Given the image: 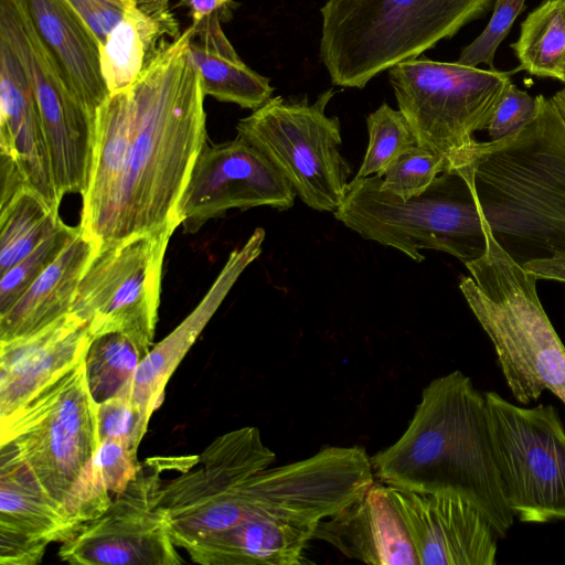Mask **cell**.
Listing matches in <instances>:
<instances>
[{
    "label": "cell",
    "mask_w": 565,
    "mask_h": 565,
    "mask_svg": "<svg viewBox=\"0 0 565 565\" xmlns=\"http://www.w3.org/2000/svg\"><path fill=\"white\" fill-rule=\"evenodd\" d=\"M96 418L98 444L115 439L137 450L149 424L130 398V390L97 404Z\"/></svg>",
    "instance_id": "e575fe53"
},
{
    "label": "cell",
    "mask_w": 565,
    "mask_h": 565,
    "mask_svg": "<svg viewBox=\"0 0 565 565\" xmlns=\"http://www.w3.org/2000/svg\"><path fill=\"white\" fill-rule=\"evenodd\" d=\"M147 353L122 332L93 338L84 363L87 386L95 403H103L130 390L137 367Z\"/></svg>",
    "instance_id": "4dcf8cb0"
},
{
    "label": "cell",
    "mask_w": 565,
    "mask_h": 565,
    "mask_svg": "<svg viewBox=\"0 0 565 565\" xmlns=\"http://www.w3.org/2000/svg\"><path fill=\"white\" fill-rule=\"evenodd\" d=\"M447 167V161L422 146L402 153L382 178V189L407 201L422 194Z\"/></svg>",
    "instance_id": "836d02e7"
},
{
    "label": "cell",
    "mask_w": 565,
    "mask_h": 565,
    "mask_svg": "<svg viewBox=\"0 0 565 565\" xmlns=\"http://www.w3.org/2000/svg\"><path fill=\"white\" fill-rule=\"evenodd\" d=\"M333 89L308 98L271 97L236 126L237 136L258 149L309 207L335 212L342 203L352 168L341 153L337 116L326 108Z\"/></svg>",
    "instance_id": "52a82bcc"
},
{
    "label": "cell",
    "mask_w": 565,
    "mask_h": 565,
    "mask_svg": "<svg viewBox=\"0 0 565 565\" xmlns=\"http://www.w3.org/2000/svg\"><path fill=\"white\" fill-rule=\"evenodd\" d=\"M499 140L475 141L458 161L505 254L537 279L565 282V119L552 98Z\"/></svg>",
    "instance_id": "7a4b0ae2"
},
{
    "label": "cell",
    "mask_w": 565,
    "mask_h": 565,
    "mask_svg": "<svg viewBox=\"0 0 565 565\" xmlns=\"http://www.w3.org/2000/svg\"><path fill=\"white\" fill-rule=\"evenodd\" d=\"M238 6L234 0H180L175 7L186 9L192 23H199L212 17L227 22Z\"/></svg>",
    "instance_id": "f35d334b"
},
{
    "label": "cell",
    "mask_w": 565,
    "mask_h": 565,
    "mask_svg": "<svg viewBox=\"0 0 565 565\" xmlns=\"http://www.w3.org/2000/svg\"><path fill=\"white\" fill-rule=\"evenodd\" d=\"M524 9L525 0H495L489 23L479 36L462 49L457 62L475 67L484 64L494 68L495 52Z\"/></svg>",
    "instance_id": "d590c367"
},
{
    "label": "cell",
    "mask_w": 565,
    "mask_h": 565,
    "mask_svg": "<svg viewBox=\"0 0 565 565\" xmlns=\"http://www.w3.org/2000/svg\"><path fill=\"white\" fill-rule=\"evenodd\" d=\"M192 25L96 111L79 226L98 248L177 228V206L207 140Z\"/></svg>",
    "instance_id": "6da1fadb"
},
{
    "label": "cell",
    "mask_w": 565,
    "mask_h": 565,
    "mask_svg": "<svg viewBox=\"0 0 565 565\" xmlns=\"http://www.w3.org/2000/svg\"><path fill=\"white\" fill-rule=\"evenodd\" d=\"M139 466L137 449L115 439L100 441L71 490L64 511L81 529L108 509L136 477Z\"/></svg>",
    "instance_id": "83f0119b"
},
{
    "label": "cell",
    "mask_w": 565,
    "mask_h": 565,
    "mask_svg": "<svg viewBox=\"0 0 565 565\" xmlns=\"http://www.w3.org/2000/svg\"><path fill=\"white\" fill-rule=\"evenodd\" d=\"M181 33L170 0H129L122 20L99 45L108 92L132 85Z\"/></svg>",
    "instance_id": "cb8c5ba5"
},
{
    "label": "cell",
    "mask_w": 565,
    "mask_h": 565,
    "mask_svg": "<svg viewBox=\"0 0 565 565\" xmlns=\"http://www.w3.org/2000/svg\"><path fill=\"white\" fill-rule=\"evenodd\" d=\"M511 47L519 70L559 81L565 71V0H543L522 22Z\"/></svg>",
    "instance_id": "f546056e"
},
{
    "label": "cell",
    "mask_w": 565,
    "mask_h": 565,
    "mask_svg": "<svg viewBox=\"0 0 565 565\" xmlns=\"http://www.w3.org/2000/svg\"><path fill=\"white\" fill-rule=\"evenodd\" d=\"M493 0H328L320 60L333 85L363 88L489 10Z\"/></svg>",
    "instance_id": "5b68a950"
},
{
    "label": "cell",
    "mask_w": 565,
    "mask_h": 565,
    "mask_svg": "<svg viewBox=\"0 0 565 565\" xmlns=\"http://www.w3.org/2000/svg\"><path fill=\"white\" fill-rule=\"evenodd\" d=\"M78 230L79 226L71 227L61 221L58 226L30 254L0 274V316L17 302Z\"/></svg>",
    "instance_id": "d6a6232c"
},
{
    "label": "cell",
    "mask_w": 565,
    "mask_h": 565,
    "mask_svg": "<svg viewBox=\"0 0 565 565\" xmlns=\"http://www.w3.org/2000/svg\"><path fill=\"white\" fill-rule=\"evenodd\" d=\"M102 45L122 20L129 0H66Z\"/></svg>",
    "instance_id": "74e56055"
},
{
    "label": "cell",
    "mask_w": 565,
    "mask_h": 565,
    "mask_svg": "<svg viewBox=\"0 0 565 565\" xmlns=\"http://www.w3.org/2000/svg\"><path fill=\"white\" fill-rule=\"evenodd\" d=\"M96 407L83 358L0 418V446L10 447L62 508L98 446Z\"/></svg>",
    "instance_id": "ba28073f"
},
{
    "label": "cell",
    "mask_w": 565,
    "mask_h": 565,
    "mask_svg": "<svg viewBox=\"0 0 565 565\" xmlns=\"http://www.w3.org/2000/svg\"><path fill=\"white\" fill-rule=\"evenodd\" d=\"M97 249V244L79 226L58 256L0 316V341L30 335L68 315L82 277Z\"/></svg>",
    "instance_id": "d4e9b609"
},
{
    "label": "cell",
    "mask_w": 565,
    "mask_h": 565,
    "mask_svg": "<svg viewBox=\"0 0 565 565\" xmlns=\"http://www.w3.org/2000/svg\"><path fill=\"white\" fill-rule=\"evenodd\" d=\"M559 81H561V82H563V83L565 84V71H564V73H563V75H562V77H561V79H559Z\"/></svg>",
    "instance_id": "60d3db41"
},
{
    "label": "cell",
    "mask_w": 565,
    "mask_h": 565,
    "mask_svg": "<svg viewBox=\"0 0 565 565\" xmlns=\"http://www.w3.org/2000/svg\"><path fill=\"white\" fill-rule=\"evenodd\" d=\"M382 178L354 177L334 212L363 238L390 246L419 263L420 249L444 252L463 264L488 249L486 222L472 184L460 167H447L418 196L407 201L382 189Z\"/></svg>",
    "instance_id": "8992f818"
},
{
    "label": "cell",
    "mask_w": 565,
    "mask_h": 565,
    "mask_svg": "<svg viewBox=\"0 0 565 565\" xmlns=\"http://www.w3.org/2000/svg\"><path fill=\"white\" fill-rule=\"evenodd\" d=\"M218 17L191 23L192 60L200 71L205 96L256 110L274 93L270 79L249 68L226 38Z\"/></svg>",
    "instance_id": "4316f807"
},
{
    "label": "cell",
    "mask_w": 565,
    "mask_h": 565,
    "mask_svg": "<svg viewBox=\"0 0 565 565\" xmlns=\"http://www.w3.org/2000/svg\"><path fill=\"white\" fill-rule=\"evenodd\" d=\"M173 232L167 227L97 249L71 309L87 324L92 339L122 332L150 351L158 322L163 259Z\"/></svg>",
    "instance_id": "8fae6325"
},
{
    "label": "cell",
    "mask_w": 565,
    "mask_h": 565,
    "mask_svg": "<svg viewBox=\"0 0 565 565\" xmlns=\"http://www.w3.org/2000/svg\"><path fill=\"white\" fill-rule=\"evenodd\" d=\"M195 456L152 457L140 462L136 477L108 509L62 543L63 562L82 565H179L160 500L162 475L191 467Z\"/></svg>",
    "instance_id": "5bb4252c"
},
{
    "label": "cell",
    "mask_w": 565,
    "mask_h": 565,
    "mask_svg": "<svg viewBox=\"0 0 565 565\" xmlns=\"http://www.w3.org/2000/svg\"><path fill=\"white\" fill-rule=\"evenodd\" d=\"M274 460L259 429L245 426L215 438L191 467L164 480L160 503L174 545L231 527L238 488Z\"/></svg>",
    "instance_id": "9a60e30c"
},
{
    "label": "cell",
    "mask_w": 565,
    "mask_h": 565,
    "mask_svg": "<svg viewBox=\"0 0 565 565\" xmlns=\"http://www.w3.org/2000/svg\"><path fill=\"white\" fill-rule=\"evenodd\" d=\"M382 483L418 493L456 494L504 537L514 515L494 460L484 394L456 370L433 380L403 435L371 457Z\"/></svg>",
    "instance_id": "3957f363"
},
{
    "label": "cell",
    "mask_w": 565,
    "mask_h": 565,
    "mask_svg": "<svg viewBox=\"0 0 565 565\" xmlns=\"http://www.w3.org/2000/svg\"><path fill=\"white\" fill-rule=\"evenodd\" d=\"M295 198L288 181L245 139L236 136L215 143L207 138L178 203L174 222L184 233L194 234L228 210L256 206L288 210Z\"/></svg>",
    "instance_id": "2e32d148"
},
{
    "label": "cell",
    "mask_w": 565,
    "mask_h": 565,
    "mask_svg": "<svg viewBox=\"0 0 565 565\" xmlns=\"http://www.w3.org/2000/svg\"><path fill=\"white\" fill-rule=\"evenodd\" d=\"M0 159L25 184L58 210L60 196L49 146L29 76L10 44L0 38Z\"/></svg>",
    "instance_id": "d6986e66"
},
{
    "label": "cell",
    "mask_w": 565,
    "mask_h": 565,
    "mask_svg": "<svg viewBox=\"0 0 565 565\" xmlns=\"http://www.w3.org/2000/svg\"><path fill=\"white\" fill-rule=\"evenodd\" d=\"M316 527L300 526L267 516H253L212 533L184 550L203 565H296Z\"/></svg>",
    "instance_id": "484cf974"
},
{
    "label": "cell",
    "mask_w": 565,
    "mask_h": 565,
    "mask_svg": "<svg viewBox=\"0 0 565 565\" xmlns=\"http://www.w3.org/2000/svg\"><path fill=\"white\" fill-rule=\"evenodd\" d=\"M79 529L40 486L8 446H0V563L39 564L52 543H64Z\"/></svg>",
    "instance_id": "ac0fdd59"
},
{
    "label": "cell",
    "mask_w": 565,
    "mask_h": 565,
    "mask_svg": "<svg viewBox=\"0 0 565 565\" xmlns=\"http://www.w3.org/2000/svg\"><path fill=\"white\" fill-rule=\"evenodd\" d=\"M553 103L559 110L561 115L565 119V87L561 90H558L553 97Z\"/></svg>",
    "instance_id": "ab89813d"
},
{
    "label": "cell",
    "mask_w": 565,
    "mask_h": 565,
    "mask_svg": "<svg viewBox=\"0 0 565 565\" xmlns=\"http://www.w3.org/2000/svg\"><path fill=\"white\" fill-rule=\"evenodd\" d=\"M0 38L17 53L29 76L60 196L83 195L92 168L96 117L72 89L23 0H0Z\"/></svg>",
    "instance_id": "7c38bea8"
},
{
    "label": "cell",
    "mask_w": 565,
    "mask_h": 565,
    "mask_svg": "<svg viewBox=\"0 0 565 565\" xmlns=\"http://www.w3.org/2000/svg\"><path fill=\"white\" fill-rule=\"evenodd\" d=\"M369 145L355 177L383 178L387 168L405 151L418 146L414 130L403 113L383 103L366 118Z\"/></svg>",
    "instance_id": "1f68e13d"
},
{
    "label": "cell",
    "mask_w": 565,
    "mask_h": 565,
    "mask_svg": "<svg viewBox=\"0 0 565 565\" xmlns=\"http://www.w3.org/2000/svg\"><path fill=\"white\" fill-rule=\"evenodd\" d=\"M536 114V96L532 97L525 90L510 83L486 129H488L491 140H499L522 129L534 119Z\"/></svg>",
    "instance_id": "8d00e7d4"
},
{
    "label": "cell",
    "mask_w": 565,
    "mask_h": 565,
    "mask_svg": "<svg viewBox=\"0 0 565 565\" xmlns=\"http://www.w3.org/2000/svg\"><path fill=\"white\" fill-rule=\"evenodd\" d=\"M486 232L487 253L465 264L471 276H462L459 288L513 397L526 405L547 390L565 404V345L540 301L537 277L505 254L487 222Z\"/></svg>",
    "instance_id": "277c9868"
},
{
    "label": "cell",
    "mask_w": 565,
    "mask_h": 565,
    "mask_svg": "<svg viewBox=\"0 0 565 565\" xmlns=\"http://www.w3.org/2000/svg\"><path fill=\"white\" fill-rule=\"evenodd\" d=\"M510 74L428 58L407 60L388 70L398 109L418 145L444 157L447 166L471 148L476 131L487 128L512 83Z\"/></svg>",
    "instance_id": "9c48e42d"
},
{
    "label": "cell",
    "mask_w": 565,
    "mask_h": 565,
    "mask_svg": "<svg viewBox=\"0 0 565 565\" xmlns=\"http://www.w3.org/2000/svg\"><path fill=\"white\" fill-rule=\"evenodd\" d=\"M374 481L371 457L364 448L326 447L309 458L268 467L244 481L236 498L237 521L267 516L317 527L361 499Z\"/></svg>",
    "instance_id": "4fadbf2b"
},
{
    "label": "cell",
    "mask_w": 565,
    "mask_h": 565,
    "mask_svg": "<svg viewBox=\"0 0 565 565\" xmlns=\"http://www.w3.org/2000/svg\"><path fill=\"white\" fill-rule=\"evenodd\" d=\"M58 210L30 186L0 205V274L39 246L61 223Z\"/></svg>",
    "instance_id": "f1b7e54d"
},
{
    "label": "cell",
    "mask_w": 565,
    "mask_h": 565,
    "mask_svg": "<svg viewBox=\"0 0 565 565\" xmlns=\"http://www.w3.org/2000/svg\"><path fill=\"white\" fill-rule=\"evenodd\" d=\"M90 340L87 324L70 312L35 333L0 341V418L73 369Z\"/></svg>",
    "instance_id": "ffe728a7"
},
{
    "label": "cell",
    "mask_w": 565,
    "mask_h": 565,
    "mask_svg": "<svg viewBox=\"0 0 565 565\" xmlns=\"http://www.w3.org/2000/svg\"><path fill=\"white\" fill-rule=\"evenodd\" d=\"M505 503L523 523L565 520V427L553 405L518 406L484 392Z\"/></svg>",
    "instance_id": "30bf717a"
},
{
    "label": "cell",
    "mask_w": 565,
    "mask_h": 565,
    "mask_svg": "<svg viewBox=\"0 0 565 565\" xmlns=\"http://www.w3.org/2000/svg\"><path fill=\"white\" fill-rule=\"evenodd\" d=\"M388 487L419 565H494L498 535L472 503L456 494Z\"/></svg>",
    "instance_id": "e0dca14e"
},
{
    "label": "cell",
    "mask_w": 565,
    "mask_h": 565,
    "mask_svg": "<svg viewBox=\"0 0 565 565\" xmlns=\"http://www.w3.org/2000/svg\"><path fill=\"white\" fill-rule=\"evenodd\" d=\"M265 230L255 228L247 242L234 249L214 282L192 312L164 339L153 345L139 363L130 387V398L150 420L161 405L166 386L216 312L241 274L262 253Z\"/></svg>",
    "instance_id": "44dd1931"
},
{
    "label": "cell",
    "mask_w": 565,
    "mask_h": 565,
    "mask_svg": "<svg viewBox=\"0 0 565 565\" xmlns=\"http://www.w3.org/2000/svg\"><path fill=\"white\" fill-rule=\"evenodd\" d=\"M313 537L323 540L350 558L373 565H419L397 509L381 481L339 512L321 521Z\"/></svg>",
    "instance_id": "7402d4cb"
},
{
    "label": "cell",
    "mask_w": 565,
    "mask_h": 565,
    "mask_svg": "<svg viewBox=\"0 0 565 565\" xmlns=\"http://www.w3.org/2000/svg\"><path fill=\"white\" fill-rule=\"evenodd\" d=\"M39 35L62 68L72 89L96 117L109 95L104 81L99 44L66 0H23Z\"/></svg>",
    "instance_id": "603a6c76"
}]
</instances>
